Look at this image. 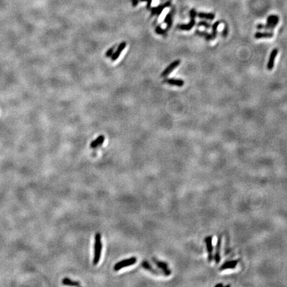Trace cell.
Segmentation results:
<instances>
[{
    "instance_id": "25",
    "label": "cell",
    "mask_w": 287,
    "mask_h": 287,
    "mask_svg": "<svg viewBox=\"0 0 287 287\" xmlns=\"http://www.w3.org/2000/svg\"><path fill=\"white\" fill-rule=\"evenodd\" d=\"M114 49H115V48H114V47L109 49L107 51V52L106 53V56L108 57H110L112 56V55L113 54Z\"/></svg>"
},
{
    "instance_id": "24",
    "label": "cell",
    "mask_w": 287,
    "mask_h": 287,
    "mask_svg": "<svg viewBox=\"0 0 287 287\" xmlns=\"http://www.w3.org/2000/svg\"><path fill=\"white\" fill-rule=\"evenodd\" d=\"M156 32L158 34H160V35H164L166 33V31L164 30V29H162L159 26H158L156 28Z\"/></svg>"
},
{
    "instance_id": "28",
    "label": "cell",
    "mask_w": 287,
    "mask_h": 287,
    "mask_svg": "<svg viewBox=\"0 0 287 287\" xmlns=\"http://www.w3.org/2000/svg\"><path fill=\"white\" fill-rule=\"evenodd\" d=\"M223 286V285H222V284H219V285H217L216 286Z\"/></svg>"
},
{
    "instance_id": "21",
    "label": "cell",
    "mask_w": 287,
    "mask_h": 287,
    "mask_svg": "<svg viewBox=\"0 0 287 287\" xmlns=\"http://www.w3.org/2000/svg\"><path fill=\"white\" fill-rule=\"evenodd\" d=\"M172 15H173V12H170L167 15V16L164 20V22L167 24V29H168L170 28H171L172 23Z\"/></svg>"
},
{
    "instance_id": "16",
    "label": "cell",
    "mask_w": 287,
    "mask_h": 287,
    "mask_svg": "<svg viewBox=\"0 0 287 287\" xmlns=\"http://www.w3.org/2000/svg\"><path fill=\"white\" fill-rule=\"evenodd\" d=\"M104 138H105L104 136H102V135H101V136H99L96 140H94V141L91 142V148H96L97 147H99V146H101L104 141Z\"/></svg>"
},
{
    "instance_id": "23",
    "label": "cell",
    "mask_w": 287,
    "mask_h": 287,
    "mask_svg": "<svg viewBox=\"0 0 287 287\" xmlns=\"http://www.w3.org/2000/svg\"><path fill=\"white\" fill-rule=\"evenodd\" d=\"M228 32H229L228 27H227V25L225 24L224 29L223 30V31H222V37L225 38L227 36V35H228Z\"/></svg>"
},
{
    "instance_id": "27",
    "label": "cell",
    "mask_w": 287,
    "mask_h": 287,
    "mask_svg": "<svg viewBox=\"0 0 287 287\" xmlns=\"http://www.w3.org/2000/svg\"><path fill=\"white\" fill-rule=\"evenodd\" d=\"M132 2H133L134 6H136V5L138 4V0H133Z\"/></svg>"
},
{
    "instance_id": "4",
    "label": "cell",
    "mask_w": 287,
    "mask_h": 287,
    "mask_svg": "<svg viewBox=\"0 0 287 287\" xmlns=\"http://www.w3.org/2000/svg\"><path fill=\"white\" fill-rule=\"evenodd\" d=\"M136 261H137V259L136 257H131V258L130 259L122 260V261L117 262V263L115 265V267H114V270H116V271H117V270L123 269V268L130 266V265H132L136 263Z\"/></svg>"
},
{
    "instance_id": "17",
    "label": "cell",
    "mask_w": 287,
    "mask_h": 287,
    "mask_svg": "<svg viewBox=\"0 0 287 287\" xmlns=\"http://www.w3.org/2000/svg\"><path fill=\"white\" fill-rule=\"evenodd\" d=\"M170 2H167V3H166V4H165L164 5H159V6H158V7L153 8V9H152V12H151V13H152V15L156 14V15H159V14H161V13L162 12V11H163V9H164V8L167 7H170Z\"/></svg>"
},
{
    "instance_id": "20",
    "label": "cell",
    "mask_w": 287,
    "mask_h": 287,
    "mask_svg": "<svg viewBox=\"0 0 287 287\" xmlns=\"http://www.w3.org/2000/svg\"><path fill=\"white\" fill-rule=\"evenodd\" d=\"M221 23V21H216V22L213 23V25L212 26V33H211V35H212L213 40H214L215 38L217 37V28H218V26L220 25Z\"/></svg>"
},
{
    "instance_id": "3",
    "label": "cell",
    "mask_w": 287,
    "mask_h": 287,
    "mask_svg": "<svg viewBox=\"0 0 287 287\" xmlns=\"http://www.w3.org/2000/svg\"><path fill=\"white\" fill-rule=\"evenodd\" d=\"M197 16V12L195 9H192L190 11V21L188 24H181L178 25V28L183 31H189L194 28L196 24V17Z\"/></svg>"
},
{
    "instance_id": "19",
    "label": "cell",
    "mask_w": 287,
    "mask_h": 287,
    "mask_svg": "<svg viewBox=\"0 0 287 287\" xmlns=\"http://www.w3.org/2000/svg\"><path fill=\"white\" fill-rule=\"evenodd\" d=\"M196 34L198 36L204 37L205 38V39L206 41L213 40L212 35H211L209 33H207V32L205 31H200V30H198V29H197V30L196 31Z\"/></svg>"
},
{
    "instance_id": "15",
    "label": "cell",
    "mask_w": 287,
    "mask_h": 287,
    "mask_svg": "<svg viewBox=\"0 0 287 287\" xmlns=\"http://www.w3.org/2000/svg\"><path fill=\"white\" fill-rule=\"evenodd\" d=\"M197 17L200 19H205L207 20H213L215 19V15L214 13H204V12H199L197 13Z\"/></svg>"
},
{
    "instance_id": "22",
    "label": "cell",
    "mask_w": 287,
    "mask_h": 287,
    "mask_svg": "<svg viewBox=\"0 0 287 287\" xmlns=\"http://www.w3.org/2000/svg\"><path fill=\"white\" fill-rule=\"evenodd\" d=\"M197 26H198V27H204L205 29H210L211 27H212L211 24L209 22H207V21H199V22L197 23Z\"/></svg>"
},
{
    "instance_id": "8",
    "label": "cell",
    "mask_w": 287,
    "mask_h": 287,
    "mask_svg": "<svg viewBox=\"0 0 287 287\" xmlns=\"http://www.w3.org/2000/svg\"><path fill=\"white\" fill-rule=\"evenodd\" d=\"M278 52V51L277 49L275 48L274 49H273V51H271V53H270V55L269 59V61H268V64H267V69H268V70H269V71H271V70L273 69V67H274L275 60L276 57L277 56Z\"/></svg>"
},
{
    "instance_id": "13",
    "label": "cell",
    "mask_w": 287,
    "mask_h": 287,
    "mask_svg": "<svg viewBox=\"0 0 287 287\" xmlns=\"http://www.w3.org/2000/svg\"><path fill=\"white\" fill-rule=\"evenodd\" d=\"M165 83H166L169 85L177 86H183L184 85V82L181 79H175V78H166L164 80Z\"/></svg>"
},
{
    "instance_id": "5",
    "label": "cell",
    "mask_w": 287,
    "mask_h": 287,
    "mask_svg": "<svg viewBox=\"0 0 287 287\" xmlns=\"http://www.w3.org/2000/svg\"><path fill=\"white\" fill-rule=\"evenodd\" d=\"M152 260H153V262L156 264V266L161 269L162 273H163L164 275L169 276L171 275V270L168 268V265H167L166 262L159 261V260L156 259V258H152Z\"/></svg>"
},
{
    "instance_id": "12",
    "label": "cell",
    "mask_w": 287,
    "mask_h": 287,
    "mask_svg": "<svg viewBox=\"0 0 287 287\" xmlns=\"http://www.w3.org/2000/svg\"><path fill=\"white\" fill-rule=\"evenodd\" d=\"M273 36H274V33L272 31H258L254 34V38L255 39H270V38H272Z\"/></svg>"
},
{
    "instance_id": "14",
    "label": "cell",
    "mask_w": 287,
    "mask_h": 287,
    "mask_svg": "<svg viewBox=\"0 0 287 287\" xmlns=\"http://www.w3.org/2000/svg\"><path fill=\"white\" fill-rule=\"evenodd\" d=\"M142 267L143 268H144L145 269L149 270V271L151 272V273H153L154 275H159L160 273H162V271H159V270H157L156 269H154V268L151 267V265L149 263L148 261H144L142 262Z\"/></svg>"
},
{
    "instance_id": "26",
    "label": "cell",
    "mask_w": 287,
    "mask_h": 287,
    "mask_svg": "<svg viewBox=\"0 0 287 287\" xmlns=\"http://www.w3.org/2000/svg\"><path fill=\"white\" fill-rule=\"evenodd\" d=\"M142 1H148V8H149L150 7V5H151V0H142Z\"/></svg>"
},
{
    "instance_id": "7",
    "label": "cell",
    "mask_w": 287,
    "mask_h": 287,
    "mask_svg": "<svg viewBox=\"0 0 287 287\" xmlns=\"http://www.w3.org/2000/svg\"><path fill=\"white\" fill-rule=\"evenodd\" d=\"M180 60H175L174 62H172V63L170 64L163 72H162L161 75L162 77H167V76L169 75L172 71H174V70L175 69H176L177 67L180 65Z\"/></svg>"
},
{
    "instance_id": "6",
    "label": "cell",
    "mask_w": 287,
    "mask_h": 287,
    "mask_svg": "<svg viewBox=\"0 0 287 287\" xmlns=\"http://www.w3.org/2000/svg\"><path fill=\"white\" fill-rule=\"evenodd\" d=\"M205 245H206L207 251L208 253V261L211 262L212 261V260L213 259V247L212 245V236H211L210 235V236L205 237Z\"/></svg>"
},
{
    "instance_id": "9",
    "label": "cell",
    "mask_w": 287,
    "mask_h": 287,
    "mask_svg": "<svg viewBox=\"0 0 287 287\" xmlns=\"http://www.w3.org/2000/svg\"><path fill=\"white\" fill-rule=\"evenodd\" d=\"M221 241H222L221 235H219L217 238V241L215 254V261L216 264H219L221 260L220 250H221Z\"/></svg>"
},
{
    "instance_id": "1",
    "label": "cell",
    "mask_w": 287,
    "mask_h": 287,
    "mask_svg": "<svg viewBox=\"0 0 287 287\" xmlns=\"http://www.w3.org/2000/svg\"><path fill=\"white\" fill-rule=\"evenodd\" d=\"M102 244L101 241V235L97 233L94 237V259L93 264L96 265L99 263L101 259L102 253Z\"/></svg>"
},
{
    "instance_id": "11",
    "label": "cell",
    "mask_w": 287,
    "mask_h": 287,
    "mask_svg": "<svg viewBox=\"0 0 287 287\" xmlns=\"http://www.w3.org/2000/svg\"><path fill=\"white\" fill-rule=\"evenodd\" d=\"M239 260H234V261H227L221 265V267L219 268V270H226V269H235V268L236 267L237 263L239 262Z\"/></svg>"
},
{
    "instance_id": "2",
    "label": "cell",
    "mask_w": 287,
    "mask_h": 287,
    "mask_svg": "<svg viewBox=\"0 0 287 287\" xmlns=\"http://www.w3.org/2000/svg\"><path fill=\"white\" fill-rule=\"evenodd\" d=\"M278 21H279V17L278 15H270L267 17V24L263 25V24H258L257 25V28L259 30L261 29H266V30H273L275 28V27L278 25Z\"/></svg>"
},
{
    "instance_id": "18",
    "label": "cell",
    "mask_w": 287,
    "mask_h": 287,
    "mask_svg": "<svg viewBox=\"0 0 287 287\" xmlns=\"http://www.w3.org/2000/svg\"><path fill=\"white\" fill-rule=\"evenodd\" d=\"M62 283L64 285H67V286H78L80 285V283L78 281H75L72 280L70 278H65L62 280Z\"/></svg>"
},
{
    "instance_id": "10",
    "label": "cell",
    "mask_w": 287,
    "mask_h": 287,
    "mask_svg": "<svg viewBox=\"0 0 287 287\" xmlns=\"http://www.w3.org/2000/svg\"><path fill=\"white\" fill-rule=\"evenodd\" d=\"M126 46V42H122L119 45L118 47L117 48V50H116L115 52L112 54V56L110 57L111 60L113 61L117 60V59L119 57V56L120 55L122 51L124 49H125Z\"/></svg>"
}]
</instances>
